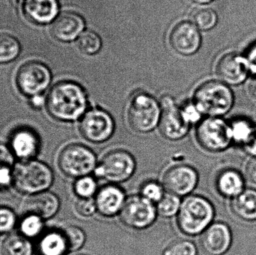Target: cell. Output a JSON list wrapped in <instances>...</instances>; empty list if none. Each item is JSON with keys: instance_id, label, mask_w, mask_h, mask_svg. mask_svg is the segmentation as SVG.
I'll list each match as a JSON object with an SVG mask.
<instances>
[{"instance_id": "cell-1", "label": "cell", "mask_w": 256, "mask_h": 255, "mask_svg": "<svg viewBox=\"0 0 256 255\" xmlns=\"http://www.w3.org/2000/svg\"><path fill=\"white\" fill-rule=\"evenodd\" d=\"M46 106L54 119L73 122L81 119L87 112L88 99L78 84L62 81L51 88L46 99Z\"/></svg>"}, {"instance_id": "cell-2", "label": "cell", "mask_w": 256, "mask_h": 255, "mask_svg": "<svg viewBox=\"0 0 256 255\" xmlns=\"http://www.w3.org/2000/svg\"><path fill=\"white\" fill-rule=\"evenodd\" d=\"M214 217L213 205L206 198L188 196L182 201L177 214V224L180 232L188 236L202 234L212 225Z\"/></svg>"}, {"instance_id": "cell-3", "label": "cell", "mask_w": 256, "mask_h": 255, "mask_svg": "<svg viewBox=\"0 0 256 255\" xmlns=\"http://www.w3.org/2000/svg\"><path fill=\"white\" fill-rule=\"evenodd\" d=\"M234 100L232 91L222 81H206L194 93V104L202 115L208 117L225 115L232 107Z\"/></svg>"}, {"instance_id": "cell-4", "label": "cell", "mask_w": 256, "mask_h": 255, "mask_svg": "<svg viewBox=\"0 0 256 255\" xmlns=\"http://www.w3.org/2000/svg\"><path fill=\"white\" fill-rule=\"evenodd\" d=\"M54 181L51 168L34 159L20 161L14 169V185L18 191L24 194L32 196L48 191Z\"/></svg>"}, {"instance_id": "cell-5", "label": "cell", "mask_w": 256, "mask_h": 255, "mask_svg": "<svg viewBox=\"0 0 256 255\" xmlns=\"http://www.w3.org/2000/svg\"><path fill=\"white\" fill-rule=\"evenodd\" d=\"M58 166L64 175L78 179L94 173L98 166L97 157L86 145L70 144L60 151Z\"/></svg>"}, {"instance_id": "cell-6", "label": "cell", "mask_w": 256, "mask_h": 255, "mask_svg": "<svg viewBox=\"0 0 256 255\" xmlns=\"http://www.w3.org/2000/svg\"><path fill=\"white\" fill-rule=\"evenodd\" d=\"M161 108L160 103L148 94H136L130 103L128 122L135 131L150 133L159 125Z\"/></svg>"}, {"instance_id": "cell-7", "label": "cell", "mask_w": 256, "mask_h": 255, "mask_svg": "<svg viewBox=\"0 0 256 255\" xmlns=\"http://www.w3.org/2000/svg\"><path fill=\"white\" fill-rule=\"evenodd\" d=\"M136 167L135 159L130 153L124 150H115L102 158L94 170V177L110 184H120L134 175Z\"/></svg>"}, {"instance_id": "cell-8", "label": "cell", "mask_w": 256, "mask_h": 255, "mask_svg": "<svg viewBox=\"0 0 256 255\" xmlns=\"http://www.w3.org/2000/svg\"><path fill=\"white\" fill-rule=\"evenodd\" d=\"M196 136L200 146L210 152L224 151L232 141L230 124L220 117L202 120L197 126Z\"/></svg>"}, {"instance_id": "cell-9", "label": "cell", "mask_w": 256, "mask_h": 255, "mask_svg": "<svg viewBox=\"0 0 256 255\" xmlns=\"http://www.w3.org/2000/svg\"><path fill=\"white\" fill-rule=\"evenodd\" d=\"M158 215L156 205L136 195L127 198L118 216L122 223L130 229L143 230L154 223Z\"/></svg>"}, {"instance_id": "cell-10", "label": "cell", "mask_w": 256, "mask_h": 255, "mask_svg": "<svg viewBox=\"0 0 256 255\" xmlns=\"http://www.w3.org/2000/svg\"><path fill=\"white\" fill-rule=\"evenodd\" d=\"M50 81L49 68L36 60L24 63L16 75V85L20 91L30 97L42 94L49 86Z\"/></svg>"}, {"instance_id": "cell-11", "label": "cell", "mask_w": 256, "mask_h": 255, "mask_svg": "<svg viewBox=\"0 0 256 255\" xmlns=\"http://www.w3.org/2000/svg\"><path fill=\"white\" fill-rule=\"evenodd\" d=\"M80 132L84 139L94 144L109 140L115 132L114 118L102 109H92L86 112L80 119Z\"/></svg>"}, {"instance_id": "cell-12", "label": "cell", "mask_w": 256, "mask_h": 255, "mask_svg": "<svg viewBox=\"0 0 256 255\" xmlns=\"http://www.w3.org/2000/svg\"><path fill=\"white\" fill-rule=\"evenodd\" d=\"M161 108L160 131L165 139L178 141L184 139L190 131V127L185 123L174 100L170 96H164L160 102Z\"/></svg>"}, {"instance_id": "cell-13", "label": "cell", "mask_w": 256, "mask_h": 255, "mask_svg": "<svg viewBox=\"0 0 256 255\" xmlns=\"http://www.w3.org/2000/svg\"><path fill=\"white\" fill-rule=\"evenodd\" d=\"M198 172L188 165H176L168 169L162 177V186L167 193L186 197L196 187Z\"/></svg>"}, {"instance_id": "cell-14", "label": "cell", "mask_w": 256, "mask_h": 255, "mask_svg": "<svg viewBox=\"0 0 256 255\" xmlns=\"http://www.w3.org/2000/svg\"><path fill=\"white\" fill-rule=\"evenodd\" d=\"M216 72L222 82L227 85H236L246 80L250 70L244 55L238 52H228L220 58Z\"/></svg>"}, {"instance_id": "cell-15", "label": "cell", "mask_w": 256, "mask_h": 255, "mask_svg": "<svg viewBox=\"0 0 256 255\" xmlns=\"http://www.w3.org/2000/svg\"><path fill=\"white\" fill-rule=\"evenodd\" d=\"M172 47L182 55L195 53L201 44V36L196 27L188 22L182 21L176 24L170 34Z\"/></svg>"}, {"instance_id": "cell-16", "label": "cell", "mask_w": 256, "mask_h": 255, "mask_svg": "<svg viewBox=\"0 0 256 255\" xmlns=\"http://www.w3.org/2000/svg\"><path fill=\"white\" fill-rule=\"evenodd\" d=\"M94 199L97 212L100 215L114 217L120 215L127 198L121 187L110 184L99 189Z\"/></svg>"}, {"instance_id": "cell-17", "label": "cell", "mask_w": 256, "mask_h": 255, "mask_svg": "<svg viewBox=\"0 0 256 255\" xmlns=\"http://www.w3.org/2000/svg\"><path fill=\"white\" fill-rule=\"evenodd\" d=\"M231 243L230 228L222 223L210 225L202 234V247L206 253L210 255L224 254L230 248Z\"/></svg>"}, {"instance_id": "cell-18", "label": "cell", "mask_w": 256, "mask_h": 255, "mask_svg": "<svg viewBox=\"0 0 256 255\" xmlns=\"http://www.w3.org/2000/svg\"><path fill=\"white\" fill-rule=\"evenodd\" d=\"M85 26L84 18L76 12L64 11L52 21L50 32L52 37L60 41L74 40Z\"/></svg>"}, {"instance_id": "cell-19", "label": "cell", "mask_w": 256, "mask_h": 255, "mask_svg": "<svg viewBox=\"0 0 256 255\" xmlns=\"http://www.w3.org/2000/svg\"><path fill=\"white\" fill-rule=\"evenodd\" d=\"M10 151L20 161L33 160L38 152L40 142L37 134L31 129L20 128L12 133Z\"/></svg>"}, {"instance_id": "cell-20", "label": "cell", "mask_w": 256, "mask_h": 255, "mask_svg": "<svg viewBox=\"0 0 256 255\" xmlns=\"http://www.w3.org/2000/svg\"><path fill=\"white\" fill-rule=\"evenodd\" d=\"M60 205L58 196L48 190L30 196L24 203V211L26 214H34L45 220L52 218L58 212Z\"/></svg>"}, {"instance_id": "cell-21", "label": "cell", "mask_w": 256, "mask_h": 255, "mask_svg": "<svg viewBox=\"0 0 256 255\" xmlns=\"http://www.w3.org/2000/svg\"><path fill=\"white\" fill-rule=\"evenodd\" d=\"M24 14L37 24L49 23L56 17L58 5L57 0H24Z\"/></svg>"}, {"instance_id": "cell-22", "label": "cell", "mask_w": 256, "mask_h": 255, "mask_svg": "<svg viewBox=\"0 0 256 255\" xmlns=\"http://www.w3.org/2000/svg\"><path fill=\"white\" fill-rule=\"evenodd\" d=\"M40 255H64L69 252L62 230H51L40 237L38 244Z\"/></svg>"}, {"instance_id": "cell-23", "label": "cell", "mask_w": 256, "mask_h": 255, "mask_svg": "<svg viewBox=\"0 0 256 255\" xmlns=\"http://www.w3.org/2000/svg\"><path fill=\"white\" fill-rule=\"evenodd\" d=\"M232 209L234 214L245 221L256 220V191L244 190L238 196L233 198Z\"/></svg>"}, {"instance_id": "cell-24", "label": "cell", "mask_w": 256, "mask_h": 255, "mask_svg": "<svg viewBox=\"0 0 256 255\" xmlns=\"http://www.w3.org/2000/svg\"><path fill=\"white\" fill-rule=\"evenodd\" d=\"M218 192L225 197L234 198L244 191L243 178L234 170H226L221 172L216 179Z\"/></svg>"}, {"instance_id": "cell-25", "label": "cell", "mask_w": 256, "mask_h": 255, "mask_svg": "<svg viewBox=\"0 0 256 255\" xmlns=\"http://www.w3.org/2000/svg\"><path fill=\"white\" fill-rule=\"evenodd\" d=\"M32 245L28 238L22 235H10L2 244V255H32Z\"/></svg>"}, {"instance_id": "cell-26", "label": "cell", "mask_w": 256, "mask_h": 255, "mask_svg": "<svg viewBox=\"0 0 256 255\" xmlns=\"http://www.w3.org/2000/svg\"><path fill=\"white\" fill-rule=\"evenodd\" d=\"M20 45L16 37L6 32L0 33V63H7L19 55Z\"/></svg>"}, {"instance_id": "cell-27", "label": "cell", "mask_w": 256, "mask_h": 255, "mask_svg": "<svg viewBox=\"0 0 256 255\" xmlns=\"http://www.w3.org/2000/svg\"><path fill=\"white\" fill-rule=\"evenodd\" d=\"M44 220L38 216L27 214L20 224V235L28 239L40 236L44 227Z\"/></svg>"}, {"instance_id": "cell-28", "label": "cell", "mask_w": 256, "mask_h": 255, "mask_svg": "<svg viewBox=\"0 0 256 255\" xmlns=\"http://www.w3.org/2000/svg\"><path fill=\"white\" fill-rule=\"evenodd\" d=\"M182 202L180 197L166 192L162 199L156 205L158 215L164 218H171L177 216Z\"/></svg>"}, {"instance_id": "cell-29", "label": "cell", "mask_w": 256, "mask_h": 255, "mask_svg": "<svg viewBox=\"0 0 256 255\" xmlns=\"http://www.w3.org/2000/svg\"><path fill=\"white\" fill-rule=\"evenodd\" d=\"M98 191L97 181L91 175L78 178L74 184V192L78 199H93Z\"/></svg>"}, {"instance_id": "cell-30", "label": "cell", "mask_w": 256, "mask_h": 255, "mask_svg": "<svg viewBox=\"0 0 256 255\" xmlns=\"http://www.w3.org/2000/svg\"><path fill=\"white\" fill-rule=\"evenodd\" d=\"M192 22L202 30H209L216 25L218 22V14L212 8L201 7L196 9L191 15Z\"/></svg>"}, {"instance_id": "cell-31", "label": "cell", "mask_w": 256, "mask_h": 255, "mask_svg": "<svg viewBox=\"0 0 256 255\" xmlns=\"http://www.w3.org/2000/svg\"><path fill=\"white\" fill-rule=\"evenodd\" d=\"M230 126L232 139L242 146L248 140L255 127L249 121L244 118L234 120Z\"/></svg>"}, {"instance_id": "cell-32", "label": "cell", "mask_w": 256, "mask_h": 255, "mask_svg": "<svg viewBox=\"0 0 256 255\" xmlns=\"http://www.w3.org/2000/svg\"><path fill=\"white\" fill-rule=\"evenodd\" d=\"M76 45L81 52L88 55L97 53L102 47V40L98 34L94 31L87 30L78 37Z\"/></svg>"}, {"instance_id": "cell-33", "label": "cell", "mask_w": 256, "mask_h": 255, "mask_svg": "<svg viewBox=\"0 0 256 255\" xmlns=\"http://www.w3.org/2000/svg\"><path fill=\"white\" fill-rule=\"evenodd\" d=\"M69 252H74L82 248L86 241L84 231L78 226H69L62 229Z\"/></svg>"}, {"instance_id": "cell-34", "label": "cell", "mask_w": 256, "mask_h": 255, "mask_svg": "<svg viewBox=\"0 0 256 255\" xmlns=\"http://www.w3.org/2000/svg\"><path fill=\"white\" fill-rule=\"evenodd\" d=\"M165 190L162 184H159L156 181H148L142 186L140 196L152 203L156 205L166 193Z\"/></svg>"}, {"instance_id": "cell-35", "label": "cell", "mask_w": 256, "mask_h": 255, "mask_svg": "<svg viewBox=\"0 0 256 255\" xmlns=\"http://www.w3.org/2000/svg\"><path fill=\"white\" fill-rule=\"evenodd\" d=\"M164 255H197V249L191 241L179 240L168 245Z\"/></svg>"}, {"instance_id": "cell-36", "label": "cell", "mask_w": 256, "mask_h": 255, "mask_svg": "<svg viewBox=\"0 0 256 255\" xmlns=\"http://www.w3.org/2000/svg\"><path fill=\"white\" fill-rule=\"evenodd\" d=\"M16 224V217L14 212L10 208H0V235L10 233Z\"/></svg>"}, {"instance_id": "cell-37", "label": "cell", "mask_w": 256, "mask_h": 255, "mask_svg": "<svg viewBox=\"0 0 256 255\" xmlns=\"http://www.w3.org/2000/svg\"><path fill=\"white\" fill-rule=\"evenodd\" d=\"M180 109L184 121L190 127L194 124H200V121H202V117L203 115L194 104V102L186 103Z\"/></svg>"}, {"instance_id": "cell-38", "label": "cell", "mask_w": 256, "mask_h": 255, "mask_svg": "<svg viewBox=\"0 0 256 255\" xmlns=\"http://www.w3.org/2000/svg\"><path fill=\"white\" fill-rule=\"evenodd\" d=\"M75 210L80 217H91L97 212L94 199H78L75 204Z\"/></svg>"}, {"instance_id": "cell-39", "label": "cell", "mask_w": 256, "mask_h": 255, "mask_svg": "<svg viewBox=\"0 0 256 255\" xmlns=\"http://www.w3.org/2000/svg\"><path fill=\"white\" fill-rule=\"evenodd\" d=\"M14 184V169L8 164H0V189H7Z\"/></svg>"}, {"instance_id": "cell-40", "label": "cell", "mask_w": 256, "mask_h": 255, "mask_svg": "<svg viewBox=\"0 0 256 255\" xmlns=\"http://www.w3.org/2000/svg\"><path fill=\"white\" fill-rule=\"evenodd\" d=\"M250 72L256 75V42L250 45L244 55Z\"/></svg>"}, {"instance_id": "cell-41", "label": "cell", "mask_w": 256, "mask_h": 255, "mask_svg": "<svg viewBox=\"0 0 256 255\" xmlns=\"http://www.w3.org/2000/svg\"><path fill=\"white\" fill-rule=\"evenodd\" d=\"M14 156L10 151V147L0 142V164H8L12 166Z\"/></svg>"}, {"instance_id": "cell-42", "label": "cell", "mask_w": 256, "mask_h": 255, "mask_svg": "<svg viewBox=\"0 0 256 255\" xmlns=\"http://www.w3.org/2000/svg\"><path fill=\"white\" fill-rule=\"evenodd\" d=\"M242 147L248 154L256 157V127H254L249 139Z\"/></svg>"}, {"instance_id": "cell-43", "label": "cell", "mask_w": 256, "mask_h": 255, "mask_svg": "<svg viewBox=\"0 0 256 255\" xmlns=\"http://www.w3.org/2000/svg\"><path fill=\"white\" fill-rule=\"evenodd\" d=\"M246 175L252 182L256 184V157L252 158L246 166Z\"/></svg>"}, {"instance_id": "cell-44", "label": "cell", "mask_w": 256, "mask_h": 255, "mask_svg": "<svg viewBox=\"0 0 256 255\" xmlns=\"http://www.w3.org/2000/svg\"><path fill=\"white\" fill-rule=\"evenodd\" d=\"M30 103L33 108L40 109L43 106L44 103H46V100H44V98L40 94H38V95L30 97Z\"/></svg>"}, {"instance_id": "cell-45", "label": "cell", "mask_w": 256, "mask_h": 255, "mask_svg": "<svg viewBox=\"0 0 256 255\" xmlns=\"http://www.w3.org/2000/svg\"><path fill=\"white\" fill-rule=\"evenodd\" d=\"M250 91L251 94L254 96V98L256 100V78L252 81V84L250 87Z\"/></svg>"}, {"instance_id": "cell-46", "label": "cell", "mask_w": 256, "mask_h": 255, "mask_svg": "<svg viewBox=\"0 0 256 255\" xmlns=\"http://www.w3.org/2000/svg\"><path fill=\"white\" fill-rule=\"evenodd\" d=\"M190 1L197 3V4H208V3L214 0H190Z\"/></svg>"}, {"instance_id": "cell-47", "label": "cell", "mask_w": 256, "mask_h": 255, "mask_svg": "<svg viewBox=\"0 0 256 255\" xmlns=\"http://www.w3.org/2000/svg\"></svg>"}]
</instances>
